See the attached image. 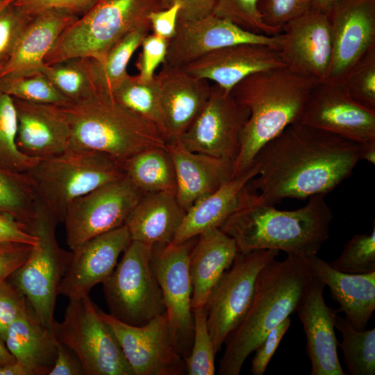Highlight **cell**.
Returning a JSON list of instances; mask_svg holds the SVG:
<instances>
[{"instance_id":"obj_1","label":"cell","mask_w":375,"mask_h":375,"mask_svg":"<svg viewBox=\"0 0 375 375\" xmlns=\"http://www.w3.org/2000/svg\"><path fill=\"white\" fill-rule=\"evenodd\" d=\"M360 160L356 142L296 123L258 151L253 163L258 173L251 182L259 198L271 205L286 198L325 196Z\"/></svg>"},{"instance_id":"obj_2","label":"cell","mask_w":375,"mask_h":375,"mask_svg":"<svg viewBox=\"0 0 375 375\" xmlns=\"http://www.w3.org/2000/svg\"><path fill=\"white\" fill-rule=\"evenodd\" d=\"M248 185L219 228L235 240L238 252L272 249L306 260L317 256L329 238L333 218L324 195L310 197L298 209L281 210L262 201Z\"/></svg>"},{"instance_id":"obj_3","label":"cell","mask_w":375,"mask_h":375,"mask_svg":"<svg viewBox=\"0 0 375 375\" xmlns=\"http://www.w3.org/2000/svg\"><path fill=\"white\" fill-rule=\"evenodd\" d=\"M315 80L280 67L250 74L231 90L249 111L232 178L249 169L258 151L288 126L299 123Z\"/></svg>"},{"instance_id":"obj_4","label":"cell","mask_w":375,"mask_h":375,"mask_svg":"<svg viewBox=\"0 0 375 375\" xmlns=\"http://www.w3.org/2000/svg\"><path fill=\"white\" fill-rule=\"evenodd\" d=\"M312 277L308 260L291 255L272 261L260 271L246 315L225 341L219 374H240L267 333L296 311Z\"/></svg>"},{"instance_id":"obj_5","label":"cell","mask_w":375,"mask_h":375,"mask_svg":"<svg viewBox=\"0 0 375 375\" xmlns=\"http://www.w3.org/2000/svg\"><path fill=\"white\" fill-rule=\"evenodd\" d=\"M57 107L69 128V147L101 152L123 165L143 150L166 147V139L156 126L111 97L97 94Z\"/></svg>"},{"instance_id":"obj_6","label":"cell","mask_w":375,"mask_h":375,"mask_svg":"<svg viewBox=\"0 0 375 375\" xmlns=\"http://www.w3.org/2000/svg\"><path fill=\"white\" fill-rule=\"evenodd\" d=\"M162 9V0H95L62 31L44 64L78 57L102 60L127 34L150 24L151 12Z\"/></svg>"},{"instance_id":"obj_7","label":"cell","mask_w":375,"mask_h":375,"mask_svg":"<svg viewBox=\"0 0 375 375\" xmlns=\"http://www.w3.org/2000/svg\"><path fill=\"white\" fill-rule=\"evenodd\" d=\"M26 174L38 200L60 222L74 201L126 175L122 165L112 157L72 147L39 160Z\"/></svg>"},{"instance_id":"obj_8","label":"cell","mask_w":375,"mask_h":375,"mask_svg":"<svg viewBox=\"0 0 375 375\" xmlns=\"http://www.w3.org/2000/svg\"><path fill=\"white\" fill-rule=\"evenodd\" d=\"M59 222L37 199L35 215L28 224L37 243L26 261L10 276L39 319L52 329L58 287L72 255L57 242L56 228Z\"/></svg>"},{"instance_id":"obj_9","label":"cell","mask_w":375,"mask_h":375,"mask_svg":"<svg viewBox=\"0 0 375 375\" xmlns=\"http://www.w3.org/2000/svg\"><path fill=\"white\" fill-rule=\"evenodd\" d=\"M57 340L78 357L86 375H134L121 347L89 295L69 298L61 322L53 326Z\"/></svg>"},{"instance_id":"obj_10","label":"cell","mask_w":375,"mask_h":375,"mask_svg":"<svg viewBox=\"0 0 375 375\" xmlns=\"http://www.w3.org/2000/svg\"><path fill=\"white\" fill-rule=\"evenodd\" d=\"M151 253V247L131 240L119 262L103 283L110 315L124 323L140 326L165 312Z\"/></svg>"},{"instance_id":"obj_11","label":"cell","mask_w":375,"mask_h":375,"mask_svg":"<svg viewBox=\"0 0 375 375\" xmlns=\"http://www.w3.org/2000/svg\"><path fill=\"white\" fill-rule=\"evenodd\" d=\"M278 254V251L272 249L238 252L215 287L205 308L216 353L246 315L254 297L259 273Z\"/></svg>"},{"instance_id":"obj_12","label":"cell","mask_w":375,"mask_h":375,"mask_svg":"<svg viewBox=\"0 0 375 375\" xmlns=\"http://www.w3.org/2000/svg\"><path fill=\"white\" fill-rule=\"evenodd\" d=\"M196 238L180 244L152 247V267L162 291L172 342L183 359L190 353L194 335L189 262Z\"/></svg>"},{"instance_id":"obj_13","label":"cell","mask_w":375,"mask_h":375,"mask_svg":"<svg viewBox=\"0 0 375 375\" xmlns=\"http://www.w3.org/2000/svg\"><path fill=\"white\" fill-rule=\"evenodd\" d=\"M143 194L125 175L74 201L62 221L70 250L124 225Z\"/></svg>"},{"instance_id":"obj_14","label":"cell","mask_w":375,"mask_h":375,"mask_svg":"<svg viewBox=\"0 0 375 375\" xmlns=\"http://www.w3.org/2000/svg\"><path fill=\"white\" fill-rule=\"evenodd\" d=\"M249 116V110L239 103L231 92L217 84L211 85L204 108L178 140L192 151L233 164L239 152L241 133Z\"/></svg>"},{"instance_id":"obj_15","label":"cell","mask_w":375,"mask_h":375,"mask_svg":"<svg viewBox=\"0 0 375 375\" xmlns=\"http://www.w3.org/2000/svg\"><path fill=\"white\" fill-rule=\"evenodd\" d=\"M99 312L115 334L134 375H179L184 359L172 342L166 313L138 326L124 323L111 315Z\"/></svg>"},{"instance_id":"obj_16","label":"cell","mask_w":375,"mask_h":375,"mask_svg":"<svg viewBox=\"0 0 375 375\" xmlns=\"http://www.w3.org/2000/svg\"><path fill=\"white\" fill-rule=\"evenodd\" d=\"M281 40L280 33L249 32L214 14L194 21L178 19L162 65L183 67L212 51L242 43L264 44L278 50Z\"/></svg>"},{"instance_id":"obj_17","label":"cell","mask_w":375,"mask_h":375,"mask_svg":"<svg viewBox=\"0 0 375 375\" xmlns=\"http://www.w3.org/2000/svg\"><path fill=\"white\" fill-rule=\"evenodd\" d=\"M299 123L358 144L375 139V110L356 102L344 83H317L310 92Z\"/></svg>"},{"instance_id":"obj_18","label":"cell","mask_w":375,"mask_h":375,"mask_svg":"<svg viewBox=\"0 0 375 375\" xmlns=\"http://www.w3.org/2000/svg\"><path fill=\"white\" fill-rule=\"evenodd\" d=\"M329 17L333 50L328 81L345 83L355 66L375 48V0H338Z\"/></svg>"},{"instance_id":"obj_19","label":"cell","mask_w":375,"mask_h":375,"mask_svg":"<svg viewBox=\"0 0 375 375\" xmlns=\"http://www.w3.org/2000/svg\"><path fill=\"white\" fill-rule=\"evenodd\" d=\"M280 34L278 51L286 67L318 83L328 81L333 50L329 15L310 9Z\"/></svg>"},{"instance_id":"obj_20","label":"cell","mask_w":375,"mask_h":375,"mask_svg":"<svg viewBox=\"0 0 375 375\" xmlns=\"http://www.w3.org/2000/svg\"><path fill=\"white\" fill-rule=\"evenodd\" d=\"M325 285L313 276L296 311L306 339L310 375H346L339 361L335 321L339 312L327 306Z\"/></svg>"},{"instance_id":"obj_21","label":"cell","mask_w":375,"mask_h":375,"mask_svg":"<svg viewBox=\"0 0 375 375\" xmlns=\"http://www.w3.org/2000/svg\"><path fill=\"white\" fill-rule=\"evenodd\" d=\"M131 242L123 225L96 236L72 251L67 269L60 283L58 294L68 298L89 295L114 270L119 255Z\"/></svg>"},{"instance_id":"obj_22","label":"cell","mask_w":375,"mask_h":375,"mask_svg":"<svg viewBox=\"0 0 375 375\" xmlns=\"http://www.w3.org/2000/svg\"><path fill=\"white\" fill-rule=\"evenodd\" d=\"M280 67L285 65L278 49L264 44L242 43L212 51L181 68L231 92L250 74Z\"/></svg>"},{"instance_id":"obj_23","label":"cell","mask_w":375,"mask_h":375,"mask_svg":"<svg viewBox=\"0 0 375 375\" xmlns=\"http://www.w3.org/2000/svg\"><path fill=\"white\" fill-rule=\"evenodd\" d=\"M162 65L156 76L167 142L178 140L199 117L210 97L211 85L208 80L191 75L181 67Z\"/></svg>"},{"instance_id":"obj_24","label":"cell","mask_w":375,"mask_h":375,"mask_svg":"<svg viewBox=\"0 0 375 375\" xmlns=\"http://www.w3.org/2000/svg\"><path fill=\"white\" fill-rule=\"evenodd\" d=\"M16 110V144L24 155L42 160L64 153L70 131L57 106L12 98Z\"/></svg>"},{"instance_id":"obj_25","label":"cell","mask_w":375,"mask_h":375,"mask_svg":"<svg viewBox=\"0 0 375 375\" xmlns=\"http://www.w3.org/2000/svg\"><path fill=\"white\" fill-rule=\"evenodd\" d=\"M176 175V198L187 212L232 178L228 160L188 149L180 140L166 143Z\"/></svg>"},{"instance_id":"obj_26","label":"cell","mask_w":375,"mask_h":375,"mask_svg":"<svg viewBox=\"0 0 375 375\" xmlns=\"http://www.w3.org/2000/svg\"><path fill=\"white\" fill-rule=\"evenodd\" d=\"M197 237L189 262L192 310L206 307L215 287L238 253L235 240L219 228Z\"/></svg>"},{"instance_id":"obj_27","label":"cell","mask_w":375,"mask_h":375,"mask_svg":"<svg viewBox=\"0 0 375 375\" xmlns=\"http://www.w3.org/2000/svg\"><path fill=\"white\" fill-rule=\"evenodd\" d=\"M78 17L49 10L33 16L0 77L31 76L41 73L44 58L62 31Z\"/></svg>"},{"instance_id":"obj_28","label":"cell","mask_w":375,"mask_h":375,"mask_svg":"<svg viewBox=\"0 0 375 375\" xmlns=\"http://www.w3.org/2000/svg\"><path fill=\"white\" fill-rule=\"evenodd\" d=\"M308 260L313 276L329 288L333 299L340 304L339 311L355 329L365 330L375 310V272L343 273L317 255Z\"/></svg>"},{"instance_id":"obj_29","label":"cell","mask_w":375,"mask_h":375,"mask_svg":"<svg viewBox=\"0 0 375 375\" xmlns=\"http://www.w3.org/2000/svg\"><path fill=\"white\" fill-rule=\"evenodd\" d=\"M185 212L174 192L144 193L124 225L131 240L151 247L156 244H171Z\"/></svg>"},{"instance_id":"obj_30","label":"cell","mask_w":375,"mask_h":375,"mask_svg":"<svg viewBox=\"0 0 375 375\" xmlns=\"http://www.w3.org/2000/svg\"><path fill=\"white\" fill-rule=\"evenodd\" d=\"M4 342L27 375H49L58 340L53 329L45 326L31 306L8 326Z\"/></svg>"},{"instance_id":"obj_31","label":"cell","mask_w":375,"mask_h":375,"mask_svg":"<svg viewBox=\"0 0 375 375\" xmlns=\"http://www.w3.org/2000/svg\"><path fill=\"white\" fill-rule=\"evenodd\" d=\"M256 165L224 183L186 212L171 244H180L210 229L220 228L238 207L244 188L258 174Z\"/></svg>"},{"instance_id":"obj_32","label":"cell","mask_w":375,"mask_h":375,"mask_svg":"<svg viewBox=\"0 0 375 375\" xmlns=\"http://www.w3.org/2000/svg\"><path fill=\"white\" fill-rule=\"evenodd\" d=\"M125 174L142 193H176V175L165 147H153L132 156L122 165Z\"/></svg>"},{"instance_id":"obj_33","label":"cell","mask_w":375,"mask_h":375,"mask_svg":"<svg viewBox=\"0 0 375 375\" xmlns=\"http://www.w3.org/2000/svg\"><path fill=\"white\" fill-rule=\"evenodd\" d=\"M150 31V24H144L124 37L102 60L91 58L97 94L112 97V92L129 75L128 62Z\"/></svg>"},{"instance_id":"obj_34","label":"cell","mask_w":375,"mask_h":375,"mask_svg":"<svg viewBox=\"0 0 375 375\" xmlns=\"http://www.w3.org/2000/svg\"><path fill=\"white\" fill-rule=\"evenodd\" d=\"M112 98L122 107L153 124L165 138L160 85L156 75L152 80L145 81L138 75L129 74L112 92Z\"/></svg>"},{"instance_id":"obj_35","label":"cell","mask_w":375,"mask_h":375,"mask_svg":"<svg viewBox=\"0 0 375 375\" xmlns=\"http://www.w3.org/2000/svg\"><path fill=\"white\" fill-rule=\"evenodd\" d=\"M42 73L69 103H77L97 94L91 58H72L44 65Z\"/></svg>"},{"instance_id":"obj_36","label":"cell","mask_w":375,"mask_h":375,"mask_svg":"<svg viewBox=\"0 0 375 375\" xmlns=\"http://www.w3.org/2000/svg\"><path fill=\"white\" fill-rule=\"evenodd\" d=\"M336 328L342 335L338 342L343 353L347 373L350 375L375 374V328L355 329L346 317L337 315Z\"/></svg>"},{"instance_id":"obj_37","label":"cell","mask_w":375,"mask_h":375,"mask_svg":"<svg viewBox=\"0 0 375 375\" xmlns=\"http://www.w3.org/2000/svg\"><path fill=\"white\" fill-rule=\"evenodd\" d=\"M36 205L37 197L26 173L0 166V213L28 225Z\"/></svg>"},{"instance_id":"obj_38","label":"cell","mask_w":375,"mask_h":375,"mask_svg":"<svg viewBox=\"0 0 375 375\" xmlns=\"http://www.w3.org/2000/svg\"><path fill=\"white\" fill-rule=\"evenodd\" d=\"M17 120L11 97L0 93V166L26 173L39 160L23 154L16 144Z\"/></svg>"},{"instance_id":"obj_39","label":"cell","mask_w":375,"mask_h":375,"mask_svg":"<svg viewBox=\"0 0 375 375\" xmlns=\"http://www.w3.org/2000/svg\"><path fill=\"white\" fill-rule=\"evenodd\" d=\"M0 93L34 103L62 106L69 103L42 74L0 77Z\"/></svg>"},{"instance_id":"obj_40","label":"cell","mask_w":375,"mask_h":375,"mask_svg":"<svg viewBox=\"0 0 375 375\" xmlns=\"http://www.w3.org/2000/svg\"><path fill=\"white\" fill-rule=\"evenodd\" d=\"M194 335L190 353L185 360L189 375H213L217 354L207 325L206 308L194 309Z\"/></svg>"},{"instance_id":"obj_41","label":"cell","mask_w":375,"mask_h":375,"mask_svg":"<svg viewBox=\"0 0 375 375\" xmlns=\"http://www.w3.org/2000/svg\"><path fill=\"white\" fill-rule=\"evenodd\" d=\"M335 269L347 274L375 272V224L369 234H356L344 246L335 260L328 262Z\"/></svg>"},{"instance_id":"obj_42","label":"cell","mask_w":375,"mask_h":375,"mask_svg":"<svg viewBox=\"0 0 375 375\" xmlns=\"http://www.w3.org/2000/svg\"><path fill=\"white\" fill-rule=\"evenodd\" d=\"M260 0H215L214 15L254 33L276 35L262 22L258 4Z\"/></svg>"},{"instance_id":"obj_43","label":"cell","mask_w":375,"mask_h":375,"mask_svg":"<svg viewBox=\"0 0 375 375\" xmlns=\"http://www.w3.org/2000/svg\"><path fill=\"white\" fill-rule=\"evenodd\" d=\"M12 2L0 12V71L10 59L33 17Z\"/></svg>"},{"instance_id":"obj_44","label":"cell","mask_w":375,"mask_h":375,"mask_svg":"<svg viewBox=\"0 0 375 375\" xmlns=\"http://www.w3.org/2000/svg\"><path fill=\"white\" fill-rule=\"evenodd\" d=\"M344 84L356 102L375 110V48L355 66Z\"/></svg>"},{"instance_id":"obj_45","label":"cell","mask_w":375,"mask_h":375,"mask_svg":"<svg viewBox=\"0 0 375 375\" xmlns=\"http://www.w3.org/2000/svg\"><path fill=\"white\" fill-rule=\"evenodd\" d=\"M312 0H260L258 10L263 23L276 35L290 21L311 9Z\"/></svg>"},{"instance_id":"obj_46","label":"cell","mask_w":375,"mask_h":375,"mask_svg":"<svg viewBox=\"0 0 375 375\" xmlns=\"http://www.w3.org/2000/svg\"><path fill=\"white\" fill-rule=\"evenodd\" d=\"M29 308L25 296L15 285L8 280L0 283V335L3 341L8 326Z\"/></svg>"},{"instance_id":"obj_47","label":"cell","mask_w":375,"mask_h":375,"mask_svg":"<svg viewBox=\"0 0 375 375\" xmlns=\"http://www.w3.org/2000/svg\"><path fill=\"white\" fill-rule=\"evenodd\" d=\"M167 45L168 40L153 33H149L144 38L140 45L142 51L135 62L140 78L145 81L153 78L156 69L165 62Z\"/></svg>"},{"instance_id":"obj_48","label":"cell","mask_w":375,"mask_h":375,"mask_svg":"<svg viewBox=\"0 0 375 375\" xmlns=\"http://www.w3.org/2000/svg\"><path fill=\"white\" fill-rule=\"evenodd\" d=\"M95 0H13V4L34 16L49 10H55L76 17L84 14Z\"/></svg>"},{"instance_id":"obj_49","label":"cell","mask_w":375,"mask_h":375,"mask_svg":"<svg viewBox=\"0 0 375 375\" xmlns=\"http://www.w3.org/2000/svg\"><path fill=\"white\" fill-rule=\"evenodd\" d=\"M290 324L291 320L288 317L272 329L255 349L251 367V372L253 375H262L265 372L271 358L290 328Z\"/></svg>"},{"instance_id":"obj_50","label":"cell","mask_w":375,"mask_h":375,"mask_svg":"<svg viewBox=\"0 0 375 375\" xmlns=\"http://www.w3.org/2000/svg\"><path fill=\"white\" fill-rule=\"evenodd\" d=\"M37 237L29 226L14 217L0 213V247L12 244L35 245Z\"/></svg>"},{"instance_id":"obj_51","label":"cell","mask_w":375,"mask_h":375,"mask_svg":"<svg viewBox=\"0 0 375 375\" xmlns=\"http://www.w3.org/2000/svg\"><path fill=\"white\" fill-rule=\"evenodd\" d=\"M33 247L25 244L0 247V283L7 281L26 261Z\"/></svg>"},{"instance_id":"obj_52","label":"cell","mask_w":375,"mask_h":375,"mask_svg":"<svg viewBox=\"0 0 375 375\" xmlns=\"http://www.w3.org/2000/svg\"><path fill=\"white\" fill-rule=\"evenodd\" d=\"M180 4L175 2L168 8L151 12L149 16L152 33L169 40L175 34Z\"/></svg>"},{"instance_id":"obj_53","label":"cell","mask_w":375,"mask_h":375,"mask_svg":"<svg viewBox=\"0 0 375 375\" xmlns=\"http://www.w3.org/2000/svg\"><path fill=\"white\" fill-rule=\"evenodd\" d=\"M175 2L180 4L179 19L194 21L214 14L215 0H162L164 9Z\"/></svg>"},{"instance_id":"obj_54","label":"cell","mask_w":375,"mask_h":375,"mask_svg":"<svg viewBox=\"0 0 375 375\" xmlns=\"http://www.w3.org/2000/svg\"><path fill=\"white\" fill-rule=\"evenodd\" d=\"M82 365L76 354L58 341L53 365L49 375H82Z\"/></svg>"},{"instance_id":"obj_55","label":"cell","mask_w":375,"mask_h":375,"mask_svg":"<svg viewBox=\"0 0 375 375\" xmlns=\"http://www.w3.org/2000/svg\"><path fill=\"white\" fill-rule=\"evenodd\" d=\"M360 160H364L374 165L375 164V139L359 144Z\"/></svg>"},{"instance_id":"obj_56","label":"cell","mask_w":375,"mask_h":375,"mask_svg":"<svg viewBox=\"0 0 375 375\" xmlns=\"http://www.w3.org/2000/svg\"><path fill=\"white\" fill-rule=\"evenodd\" d=\"M338 0H312L311 10L329 15Z\"/></svg>"},{"instance_id":"obj_57","label":"cell","mask_w":375,"mask_h":375,"mask_svg":"<svg viewBox=\"0 0 375 375\" xmlns=\"http://www.w3.org/2000/svg\"><path fill=\"white\" fill-rule=\"evenodd\" d=\"M0 375H27L24 369L17 362L10 365H0Z\"/></svg>"},{"instance_id":"obj_58","label":"cell","mask_w":375,"mask_h":375,"mask_svg":"<svg viewBox=\"0 0 375 375\" xmlns=\"http://www.w3.org/2000/svg\"><path fill=\"white\" fill-rule=\"evenodd\" d=\"M16 362L14 356L8 351L5 342L0 335V365H10Z\"/></svg>"},{"instance_id":"obj_59","label":"cell","mask_w":375,"mask_h":375,"mask_svg":"<svg viewBox=\"0 0 375 375\" xmlns=\"http://www.w3.org/2000/svg\"><path fill=\"white\" fill-rule=\"evenodd\" d=\"M12 1L13 0H0V12Z\"/></svg>"}]
</instances>
